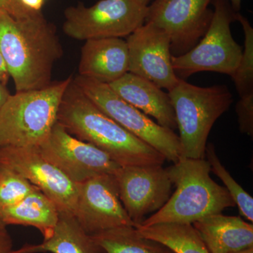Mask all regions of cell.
<instances>
[{
  "label": "cell",
  "instance_id": "1",
  "mask_svg": "<svg viewBox=\"0 0 253 253\" xmlns=\"http://www.w3.org/2000/svg\"><path fill=\"white\" fill-rule=\"evenodd\" d=\"M0 52L16 91H23L51 84L63 49L54 26L42 12L16 18L0 10Z\"/></svg>",
  "mask_w": 253,
  "mask_h": 253
},
{
  "label": "cell",
  "instance_id": "2",
  "mask_svg": "<svg viewBox=\"0 0 253 253\" xmlns=\"http://www.w3.org/2000/svg\"><path fill=\"white\" fill-rule=\"evenodd\" d=\"M57 122L71 135L94 145L121 166H154L163 155L105 114L72 81L63 94Z\"/></svg>",
  "mask_w": 253,
  "mask_h": 253
},
{
  "label": "cell",
  "instance_id": "3",
  "mask_svg": "<svg viewBox=\"0 0 253 253\" xmlns=\"http://www.w3.org/2000/svg\"><path fill=\"white\" fill-rule=\"evenodd\" d=\"M167 169L175 191L167 203L145 219L141 225L193 224L204 218L220 214L227 208L235 207L226 188L211 178V166L206 158L182 157Z\"/></svg>",
  "mask_w": 253,
  "mask_h": 253
},
{
  "label": "cell",
  "instance_id": "4",
  "mask_svg": "<svg viewBox=\"0 0 253 253\" xmlns=\"http://www.w3.org/2000/svg\"><path fill=\"white\" fill-rule=\"evenodd\" d=\"M71 76L45 87L16 91L0 111V148L39 147L57 122L63 94Z\"/></svg>",
  "mask_w": 253,
  "mask_h": 253
},
{
  "label": "cell",
  "instance_id": "5",
  "mask_svg": "<svg viewBox=\"0 0 253 253\" xmlns=\"http://www.w3.org/2000/svg\"><path fill=\"white\" fill-rule=\"evenodd\" d=\"M175 114L183 157L204 159L212 126L232 104L233 95L224 84L202 87L179 79L168 91Z\"/></svg>",
  "mask_w": 253,
  "mask_h": 253
},
{
  "label": "cell",
  "instance_id": "6",
  "mask_svg": "<svg viewBox=\"0 0 253 253\" xmlns=\"http://www.w3.org/2000/svg\"><path fill=\"white\" fill-rule=\"evenodd\" d=\"M212 21L205 36L188 52L171 58L174 73L180 79L203 71L232 76L239 66L242 46L234 41L230 28L236 12L228 0H212Z\"/></svg>",
  "mask_w": 253,
  "mask_h": 253
},
{
  "label": "cell",
  "instance_id": "7",
  "mask_svg": "<svg viewBox=\"0 0 253 253\" xmlns=\"http://www.w3.org/2000/svg\"><path fill=\"white\" fill-rule=\"evenodd\" d=\"M73 82L105 114L154 148L166 160L175 163L183 157L182 146L174 130L155 123L122 99L109 84L81 76L73 78Z\"/></svg>",
  "mask_w": 253,
  "mask_h": 253
},
{
  "label": "cell",
  "instance_id": "8",
  "mask_svg": "<svg viewBox=\"0 0 253 253\" xmlns=\"http://www.w3.org/2000/svg\"><path fill=\"white\" fill-rule=\"evenodd\" d=\"M147 12L136 0H100L89 7L79 3L65 10L63 31L78 41L123 38L144 24Z\"/></svg>",
  "mask_w": 253,
  "mask_h": 253
},
{
  "label": "cell",
  "instance_id": "9",
  "mask_svg": "<svg viewBox=\"0 0 253 253\" xmlns=\"http://www.w3.org/2000/svg\"><path fill=\"white\" fill-rule=\"evenodd\" d=\"M212 0H155L148 6L145 23L161 28L169 36L172 56L192 49L207 32L213 16Z\"/></svg>",
  "mask_w": 253,
  "mask_h": 253
},
{
  "label": "cell",
  "instance_id": "10",
  "mask_svg": "<svg viewBox=\"0 0 253 253\" xmlns=\"http://www.w3.org/2000/svg\"><path fill=\"white\" fill-rule=\"evenodd\" d=\"M38 148L43 157L77 184L94 176L114 174L121 167L109 154L71 135L58 122Z\"/></svg>",
  "mask_w": 253,
  "mask_h": 253
},
{
  "label": "cell",
  "instance_id": "11",
  "mask_svg": "<svg viewBox=\"0 0 253 253\" xmlns=\"http://www.w3.org/2000/svg\"><path fill=\"white\" fill-rule=\"evenodd\" d=\"M0 167L21 174L52 200L60 212L74 215L78 184L43 157L38 147L0 148Z\"/></svg>",
  "mask_w": 253,
  "mask_h": 253
},
{
  "label": "cell",
  "instance_id": "12",
  "mask_svg": "<svg viewBox=\"0 0 253 253\" xmlns=\"http://www.w3.org/2000/svg\"><path fill=\"white\" fill-rule=\"evenodd\" d=\"M114 176L120 199L135 226L159 211L172 195L169 172L161 165L121 166Z\"/></svg>",
  "mask_w": 253,
  "mask_h": 253
},
{
  "label": "cell",
  "instance_id": "13",
  "mask_svg": "<svg viewBox=\"0 0 253 253\" xmlns=\"http://www.w3.org/2000/svg\"><path fill=\"white\" fill-rule=\"evenodd\" d=\"M74 217L90 236L120 226H135L120 199L114 174L94 176L78 184Z\"/></svg>",
  "mask_w": 253,
  "mask_h": 253
},
{
  "label": "cell",
  "instance_id": "14",
  "mask_svg": "<svg viewBox=\"0 0 253 253\" xmlns=\"http://www.w3.org/2000/svg\"><path fill=\"white\" fill-rule=\"evenodd\" d=\"M129 71L154 83L158 87L172 90L179 83L172 68L170 40L167 33L153 23H145L128 36Z\"/></svg>",
  "mask_w": 253,
  "mask_h": 253
},
{
  "label": "cell",
  "instance_id": "15",
  "mask_svg": "<svg viewBox=\"0 0 253 253\" xmlns=\"http://www.w3.org/2000/svg\"><path fill=\"white\" fill-rule=\"evenodd\" d=\"M128 71L127 44L121 38L88 40L82 47L79 76L110 84Z\"/></svg>",
  "mask_w": 253,
  "mask_h": 253
},
{
  "label": "cell",
  "instance_id": "16",
  "mask_svg": "<svg viewBox=\"0 0 253 253\" xmlns=\"http://www.w3.org/2000/svg\"><path fill=\"white\" fill-rule=\"evenodd\" d=\"M108 84L126 102L154 118L158 124L172 130L177 128L169 94L151 81L127 72Z\"/></svg>",
  "mask_w": 253,
  "mask_h": 253
},
{
  "label": "cell",
  "instance_id": "17",
  "mask_svg": "<svg viewBox=\"0 0 253 253\" xmlns=\"http://www.w3.org/2000/svg\"><path fill=\"white\" fill-rule=\"evenodd\" d=\"M210 253H233L253 247V225L239 216L213 214L194 222Z\"/></svg>",
  "mask_w": 253,
  "mask_h": 253
},
{
  "label": "cell",
  "instance_id": "18",
  "mask_svg": "<svg viewBox=\"0 0 253 253\" xmlns=\"http://www.w3.org/2000/svg\"><path fill=\"white\" fill-rule=\"evenodd\" d=\"M59 214L54 201L40 189L35 190L17 204L0 208V219L5 225L33 226L41 231L44 239L52 235Z\"/></svg>",
  "mask_w": 253,
  "mask_h": 253
},
{
  "label": "cell",
  "instance_id": "19",
  "mask_svg": "<svg viewBox=\"0 0 253 253\" xmlns=\"http://www.w3.org/2000/svg\"><path fill=\"white\" fill-rule=\"evenodd\" d=\"M106 253L82 229L74 215L60 212L52 235L39 244H26L11 253Z\"/></svg>",
  "mask_w": 253,
  "mask_h": 253
},
{
  "label": "cell",
  "instance_id": "20",
  "mask_svg": "<svg viewBox=\"0 0 253 253\" xmlns=\"http://www.w3.org/2000/svg\"><path fill=\"white\" fill-rule=\"evenodd\" d=\"M135 228L141 236L161 243L174 253H210L192 224H138Z\"/></svg>",
  "mask_w": 253,
  "mask_h": 253
},
{
  "label": "cell",
  "instance_id": "21",
  "mask_svg": "<svg viewBox=\"0 0 253 253\" xmlns=\"http://www.w3.org/2000/svg\"><path fill=\"white\" fill-rule=\"evenodd\" d=\"M91 236L106 253H174L161 243L141 236L135 226H120Z\"/></svg>",
  "mask_w": 253,
  "mask_h": 253
},
{
  "label": "cell",
  "instance_id": "22",
  "mask_svg": "<svg viewBox=\"0 0 253 253\" xmlns=\"http://www.w3.org/2000/svg\"><path fill=\"white\" fill-rule=\"evenodd\" d=\"M211 166V172L217 176L224 183L225 188L234 200L236 206L239 208L240 214L247 220L253 221V199L246 192L235 179L232 177L229 171L221 164L218 158L214 145L210 143L206 149L205 158Z\"/></svg>",
  "mask_w": 253,
  "mask_h": 253
},
{
  "label": "cell",
  "instance_id": "23",
  "mask_svg": "<svg viewBox=\"0 0 253 253\" xmlns=\"http://www.w3.org/2000/svg\"><path fill=\"white\" fill-rule=\"evenodd\" d=\"M244 32V49L239 66L233 74V81L240 97L253 94V28L249 20L239 12L236 13Z\"/></svg>",
  "mask_w": 253,
  "mask_h": 253
},
{
  "label": "cell",
  "instance_id": "24",
  "mask_svg": "<svg viewBox=\"0 0 253 253\" xmlns=\"http://www.w3.org/2000/svg\"><path fill=\"white\" fill-rule=\"evenodd\" d=\"M37 189L18 173L0 167V208L17 204Z\"/></svg>",
  "mask_w": 253,
  "mask_h": 253
},
{
  "label": "cell",
  "instance_id": "25",
  "mask_svg": "<svg viewBox=\"0 0 253 253\" xmlns=\"http://www.w3.org/2000/svg\"><path fill=\"white\" fill-rule=\"evenodd\" d=\"M239 130L249 136L253 135V94L240 97L236 106Z\"/></svg>",
  "mask_w": 253,
  "mask_h": 253
},
{
  "label": "cell",
  "instance_id": "26",
  "mask_svg": "<svg viewBox=\"0 0 253 253\" xmlns=\"http://www.w3.org/2000/svg\"><path fill=\"white\" fill-rule=\"evenodd\" d=\"M0 10L6 11L13 17L16 18L27 17L36 14L28 12L23 9L18 3V0H0Z\"/></svg>",
  "mask_w": 253,
  "mask_h": 253
},
{
  "label": "cell",
  "instance_id": "27",
  "mask_svg": "<svg viewBox=\"0 0 253 253\" xmlns=\"http://www.w3.org/2000/svg\"><path fill=\"white\" fill-rule=\"evenodd\" d=\"M13 251V242L6 226H0V253H11Z\"/></svg>",
  "mask_w": 253,
  "mask_h": 253
},
{
  "label": "cell",
  "instance_id": "28",
  "mask_svg": "<svg viewBox=\"0 0 253 253\" xmlns=\"http://www.w3.org/2000/svg\"><path fill=\"white\" fill-rule=\"evenodd\" d=\"M22 8L30 13H41L46 0H18Z\"/></svg>",
  "mask_w": 253,
  "mask_h": 253
},
{
  "label": "cell",
  "instance_id": "29",
  "mask_svg": "<svg viewBox=\"0 0 253 253\" xmlns=\"http://www.w3.org/2000/svg\"><path fill=\"white\" fill-rule=\"evenodd\" d=\"M9 78V71L3 59L2 55L0 52V83L6 85Z\"/></svg>",
  "mask_w": 253,
  "mask_h": 253
},
{
  "label": "cell",
  "instance_id": "30",
  "mask_svg": "<svg viewBox=\"0 0 253 253\" xmlns=\"http://www.w3.org/2000/svg\"><path fill=\"white\" fill-rule=\"evenodd\" d=\"M10 93L6 85L0 83V111L10 96Z\"/></svg>",
  "mask_w": 253,
  "mask_h": 253
},
{
  "label": "cell",
  "instance_id": "31",
  "mask_svg": "<svg viewBox=\"0 0 253 253\" xmlns=\"http://www.w3.org/2000/svg\"><path fill=\"white\" fill-rule=\"evenodd\" d=\"M241 1L242 0H229L231 8L234 10V12H239L241 10Z\"/></svg>",
  "mask_w": 253,
  "mask_h": 253
},
{
  "label": "cell",
  "instance_id": "32",
  "mask_svg": "<svg viewBox=\"0 0 253 253\" xmlns=\"http://www.w3.org/2000/svg\"><path fill=\"white\" fill-rule=\"evenodd\" d=\"M233 253H253V247L249 248V249L242 250V251H238V252Z\"/></svg>",
  "mask_w": 253,
  "mask_h": 253
},
{
  "label": "cell",
  "instance_id": "33",
  "mask_svg": "<svg viewBox=\"0 0 253 253\" xmlns=\"http://www.w3.org/2000/svg\"><path fill=\"white\" fill-rule=\"evenodd\" d=\"M136 1H139V3L144 5V6H149V3L150 1H152V0H136Z\"/></svg>",
  "mask_w": 253,
  "mask_h": 253
},
{
  "label": "cell",
  "instance_id": "34",
  "mask_svg": "<svg viewBox=\"0 0 253 253\" xmlns=\"http://www.w3.org/2000/svg\"><path fill=\"white\" fill-rule=\"evenodd\" d=\"M6 226V225H5L4 223L2 222V221L1 220V219H0V226Z\"/></svg>",
  "mask_w": 253,
  "mask_h": 253
}]
</instances>
